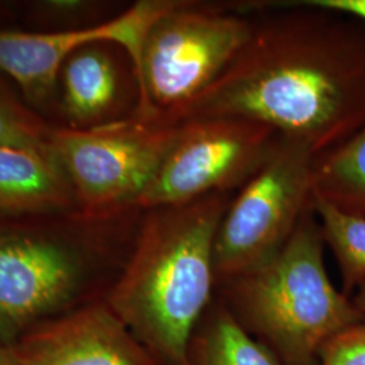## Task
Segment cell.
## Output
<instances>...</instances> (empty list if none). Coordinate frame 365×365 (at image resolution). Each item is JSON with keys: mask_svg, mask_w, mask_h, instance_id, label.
I'll use <instances>...</instances> for the list:
<instances>
[{"mask_svg": "<svg viewBox=\"0 0 365 365\" xmlns=\"http://www.w3.org/2000/svg\"><path fill=\"white\" fill-rule=\"evenodd\" d=\"M143 210L0 215V345L106 300L130 256Z\"/></svg>", "mask_w": 365, "mask_h": 365, "instance_id": "obj_2", "label": "cell"}, {"mask_svg": "<svg viewBox=\"0 0 365 365\" xmlns=\"http://www.w3.org/2000/svg\"><path fill=\"white\" fill-rule=\"evenodd\" d=\"M188 357L191 365H282L238 325L217 295L196 325Z\"/></svg>", "mask_w": 365, "mask_h": 365, "instance_id": "obj_13", "label": "cell"}, {"mask_svg": "<svg viewBox=\"0 0 365 365\" xmlns=\"http://www.w3.org/2000/svg\"><path fill=\"white\" fill-rule=\"evenodd\" d=\"M53 130L54 126L31 111L7 86L0 83V148L52 156Z\"/></svg>", "mask_w": 365, "mask_h": 365, "instance_id": "obj_16", "label": "cell"}, {"mask_svg": "<svg viewBox=\"0 0 365 365\" xmlns=\"http://www.w3.org/2000/svg\"><path fill=\"white\" fill-rule=\"evenodd\" d=\"M319 365H365V322L329 339L319 352Z\"/></svg>", "mask_w": 365, "mask_h": 365, "instance_id": "obj_17", "label": "cell"}, {"mask_svg": "<svg viewBox=\"0 0 365 365\" xmlns=\"http://www.w3.org/2000/svg\"><path fill=\"white\" fill-rule=\"evenodd\" d=\"M283 137L256 120L197 118L178 137L137 209L178 206L217 192H237L271 160Z\"/></svg>", "mask_w": 365, "mask_h": 365, "instance_id": "obj_8", "label": "cell"}, {"mask_svg": "<svg viewBox=\"0 0 365 365\" xmlns=\"http://www.w3.org/2000/svg\"><path fill=\"white\" fill-rule=\"evenodd\" d=\"M351 298H352L353 304L356 306V309L365 315V282H363L360 284V287L354 291V294Z\"/></svg>", "mask_w": 365, "mask_h": 365, "instance_id": "obj_19", "label": "cell"}, {"mask_svg": "<svg viewBox=\"0 0 365 365\" xmlns=\"http://www.w3.org/2000/svg\"><path fill=\"white\" fill-rule=\"evenodd\" d=\"M176 0H143L93 26L26 33L0 30V71L16 81L30 102H43L66 60L80 48L108 42L122 48L137 71L145 37Z\"/></svg>", "mask_w": 365, "mask_h": 365, "instance_id": "obj_9", "label": "cell"}, {"mask_svg": "<svg viewBox=\"0 0 365 365\" xmlns=\"http://www.w3.org/2000/svg\"><path fill=\"white\" fill-rule=\"evenodd\" d=\"M76 212L71 182L52 156L0 148V215Z\"/></svg>", "mask_w": 365, "mask_h": 365, "instance_id": "obj_12", "label": "cell"}, {"mask_svg": "<svg viewBox=\"0 0 365 365\" xmlns=\"http://www.w3.org/2000/svg\"><path fill=\"white\" fill-rule=\"evenodd\" d=\"M313 195L365 220V128L315 158Z\"/></svg>", "mask_w": 365, "mask_h": 365, "instance_id": "obj_14", "label": "cell"}, {"mask_svg": "<svg viewBox=\"0 0 365 365\" xmlns=\"http://www.w3.org/2000/svg\"><path fill=\"white\" fill-rule=\"evenodd\" d=\"M63 110L73 129H90L131 117L138 84L122 48L96 42L80 48L61 69Z\"/></svg>", "mask_w": 365, "mask_h": 365, "instance_id": "obj_11", "label": "cell"}, {"mask_svg": "<svg viewBox=\"0 0 365 365\" xmlns=\"http://www.w3.org/2000/svg\"><path fill=\"white\" fill-rule=\"evenodd\" d=\"M178 131L179 125L133 115L90 129L54 128L52 156L71 182L76 212L107 217L137 209Z\"/></svg>", "mask_w": 365, "mask_h": 365, "instance_id": "obj_6", "label": "cell"}, {"mask_svg": "<svg viewBox=\"0 0 365 365\" xmlns=\"http://www.w3.org/2000/svg\"><path fill=\"white\" fill-rule=\"evenodd\" d=\"M313 210L325 245L337 261L341 291L351 298L365 282V220L342 212L314 195Z\"/></svg>", "mask_w": 365, "mask_h": 365, "instance_id": "obj_15", "label": "cell"}, {"mask_svg": "<svg viewBox=\"0 0 365 365\" xmlns=\"http://www.w3.org/2000/svg\"><path fill=\"white\" fill-rule=\"evenodd\" d=\"M315 158L309 146L283 137L271 160L235 192L215 237L217 284L259 268L287 245L313 207Z\"/></svg>", "mask_w": 365, "mask_h": 365, "instance_id": "obj_7", "label": "cell"}, {"mask_svg": "<svg viewBox=\"0 0 365 365\" xmlns=\"http://www.w3.org/2000/svg\"><path fill=\"white\" fill-rule=\"evenodd\" d=\"M304 4L344 14L365 24V0H302Z\"/></svg>", "mask_w": 365, "mask_h": 365, "instance_id": "obj_18", "label": "cell"}, {"mask_svg": "<svg viewBox=\"0 0 365 365\" xmlns=\"http://www.w3.org/2000/svg\"><path fill=\"white\" fill-rule=\"evenodd\" d=\"M0 365H16L11 346L0 345Z\"/></svg>", "mask_w": 365, "mask_h": 365, "instance_id": "obj_20", "label": "cell"}, {"mask_svg": "<svg viewBox=\"0 0 365 365\" xmlns=\"http://www.w3.org/2000/svg\"><path fill=\"white\" fill-rule=\"evenodd\" d=\"M256 7L176 0L145 37L135 71L133 117L178 126L184 110L206 91L248 42Z\"/></svg>", "mask_w": 365, "mask_h": 365, "instance_id": "obj_5", "label": "cell"}, {"mask_svg": "<svg viewBox=\"0 0 365 365\" xmlns=\"http://www.w3.org/2000/svg\"><path fill=\"white\" fill-rule=\"evenodd\" d=\"M324 248L312 207L272 260L215 286L238 325L282 365H319L329 339L365 322L352 298L330 280Z\"/></svg>", "mask_w": 365, "mask_h": 365, "instance_id": "obj_4", "label": "cell"}, {"mask_svg": "<svg viewBox=\"0 0 365 365\" xmlns=\"http://www.w3.org/2000/svg\"><path fill=\"white\" fill-rule=\"evenodd\" d=\"M235 192L144 210L106 302L157 365H191L190 341L215 295L214 247Z\"/></svg>", "mask_w": 365, "mask_h": 365, "instance_id": "obj_3", "label": "cell"}, {"mask_svg": "<svg viewBox=\"0 0 365 365\" xmlns=\"http://www.w3.org/2000/svg\"><path fill=\"white\" fill-rule=\"evenodd\" d=\"M262 13L248 42L179 125L242 118L309 146L315 156L365 128V24L299 1Z\"/></svg>", "mask_w": 365, "mask_h": 365, "instance_id": "obj_1", "label": "cell"}, {"mask_svg": "<svg viewBox=\"0 0 365 365\" xmlns=\"http://www.w3.org/2000/svg\"><path fill=\"white\" fill-rule=\"evenodd\" d=\"M11 349L16 365H157L106 300L33 329Z\"/></svg>", "mask_w": 365, "mask_h": 365, "instance_id": "obj_10", "label": "cell"}]
</instances>
